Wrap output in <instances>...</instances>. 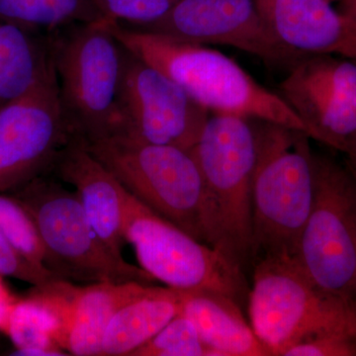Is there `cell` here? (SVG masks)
Returning a JSON list of instances; mask_svg holds the SVG:
<instances>
[{
  "label": "cell",
  "instance_id": "1",
  "mask_svg": "<svg viewBox=\"0 0 356 356\" xmlns=\"http://www.w3.org/2000/svg\"><path fill=\"white\" fill-rule=\"evenodd\" d=\"M106 24L124 48L168 74L210 114L269 122L308 135L305 124L277 92L257 83L221 51L117 21Z\"/></svg>",
  "mask_w": 356,
  "mask_h": 356
},
{
  "label": "cell",
  "instance_id": "17",
  "mask_svg": "<svg viewBox=\"0 0 356 356\" xmlns=\"http://www.w3.org/2000/svg\"><path fill=\"white\" fill-rule=\"evenodd\" d=\"M149 286L139 282H97L76 287L64 350L72 355H102L103 336L111 318Z\"/></svg>",
  "mask_w": 356,
  "mask_h": 356
},
{
  "label": "cell",
  "instance_id": "13",
  "mask_svg": "<svg viewBox=\"0 0 356 356\" xmlns=\"http://www.w3.org/2000/svg\"><path fill=\"white\" fill-rule=\"evenodd\" d=\"M132 28L194 44L233 47L269 65L292 64L302 57L274 37L254 0H180L161 19Z\"/></svg>",
  "mask_w": 356,
  "mask_h": 356
},
{
  "label": "cell",
  "instance_id": "4",
  "mask_svg": "<svg viewBox=\"0 0 356 356\" xmlns=\"http://www.w3.org/2000/svg\"><path fill=\"white\" fill-rule=\"evenodd\" d=\"M252 270L248 318L269 356L321 334L356 337L355 306L314 284L294 259L264 257Z\"/></svg>",
  "mask_w": 356,
  "mask_h": 356
},
{
  "label": "cell",
  "instance_id": "16",
  "mask_svg": "<svg viewBox=\"0 0 356 356\" xmlns=\"http://www.w3.org/2000/svg\"><path fill=\"white\" fill-rule=\"evenodd\" d=\"M178 291L180 312L195 327L208 356H269L236 300L212 290Z\"/></svg>",
  "mask_w": 356,
  "mask_h": 356
},
{
  "label": "cell",
  "instance_id": "11",
  "mask_svg": "<svg viewBox=\"0 0 356 356\" xmlns=\"http://www.w3.org/2000/svg\"><path fill=\"white\" fill-rule=\"evenodd\" d=\"M60 102L57 74L0 108V192L47 175L74 138Z\"/></svg>",
  "mask_w": 356,
  "mask_h": 356
},
{
  "label": "cell",
  "instance_id": "8",
  "mask_svg": "<svg viewBox=\"0 0 356 356\" xmlns=\"http://www.w3.org/2000/svg\"><path fill=\"white\" fill-rule=\"evenodd\" d=\"M313 175L295 261L314 284L355 306L356 175L346 161L313 151Z\"/></svg>",
  "mask_w": 356,
  "mask_h": 356
},
{
  "label": "cell",
  "instance_id": "27",
  "mask_svg": "<svg viewBox=\"0 0 356 356\" xmlns=\"http://www.w3.org/2000/svg\"><path fill=\"white\" fill-rule=\"evenodd\" d=\"M18 299L19 298H16L11 294L4 284L3 277L0 276V332H3L6 329L11 310Z\"/></svg>",
  "mask_w": 356,
  "mask_h": 356
},
{
  "label": "cell",
  "instance_id": "18",
  "mask_svg": "<svg viewBox=\"0 0 356 356\" xmlns=\"http://www.w3.org/2000/svg\"><path fill=\"white\" fill-rule=\"evenodd\" d=\"M180 292L149 285L121 307L105 330L102 355H131L180 313Z\"/></svg>",
  "mask_w": 356,
  "mask_h": 356
},
{
  "label": "cell",
  "instance_id": "3",
  "mask_svg": "<svg viewBox=\"0 0 356 356\" xmlns=\"http://www.w3.org/2000/svg\"><path fill=\"white\" fill-rule=\"evenodd\" d=\"M191 151L205 184L208 245L247 274L252 269L254 124L236 115L210 114Z\"/></svg>",
  "mask_w": 356,
  "mask_h": 356
},
{
  "label": "cell",
  "instance_id": "2",
  "mask_svg": "<svg viewBox=\"0 0 356 356\" xmlns=\"http://www.w3.org/2000/svg\"><path fill=\"white\" fill-rule=\"evenodd\" d=\"M257 140L252 177V264L264 257H296L314 194L309 136L252 120Z\"/></svg>",
  "mask_w": 356,
  "mask_h": 356
},
{
  "label": "cell",
  "instance_id": "31",
  "mask_svg": "<svg viewBox=\"0 0 356 356\" xmlns=\"http://www.w3.org/2000/svg\"><path fill=\"white\" fill-rule=\"evenodd\" d=\"M327 1H330V2H331V1H332V0H327Z\"/></svg>",
  "mask_w": 356,
  "mask_h": 356
},
{
  "label": "cell",
  "instance_id": "30",
  "mask_svg": "<svg viewBox=\"0 0 356 356\" xmlns=\"http://www.w3.org/2000/svg\"><path fill=\"white\" fill-rule=\"evenodd\" d=\"M355 308H356V294H355Z\"/></svg>",
  "mask_w": 356,
  "mask_h": 356
},
{
  "label": "cell",
  "instance_id": "21",
  "mask_svg": "<svg viewBox=\"0 0 356 356\" xmlns=\"http://www.w3.org/2000/svg\"><path fill=\"white\" fill-rule=\"evenodd\" d=\"M58 322L38 300L28 295L14 304L3 334L10 337L14 355L29 350H62L57 343Z\"/></svg>",
  "mask_w": 356,
  "mask_h": 356
},
{
  "label": "cell",
  "instance_id": "20",
  "mask_svg": "<svg viewBox=\"0 0 356 356\" xmlns=\"http://www.w3.org/2000/svg\"><path fill=\"white\" fill-rule=\"evenodd\" d=\"M0 20L34 32H54L104 20L95 0H0Z\"/></svg>",
  "mask_w": 356,
  "mask_h": 356
},
{
  "label": "cell",
  "instance_id": "12",
  "mask_svg": "<svg viewBox=\"0 0 356 356\" xmlns=\"http://www.w3.org/2000/svg\"><path fill=\"white\" fill-rule=\"evenodd\" d=\"M277 93L305 124L310 139L346 153L356 134V60L302 56Z\"/></svg>",
  "mask_w": 356,
  "mask_h": 356
},
{
  "label": "cell",
  "instance_id": "7",
  "mask_svg": "<svg viewBox=\"0 0 356 356\" xmlns=\"http://www.w3.org/2000/svg\"><path fill=\"white\" fill-rule=\"evenodd\" d=\"M13 197L31 214L44 243V266L70 282H139L156 280L112 252L88 221L76 191L53 178H35Z\"/></svg>",
  "mask_w": 356,
  "mask_h": 356
},
{
  "label": "cell",
  "instance_id": "9",
  "mask_svg": "<svg viewBox=\"0 0 356 356\" xmlns=\"http://www.w3.org/2000/svg\"><path fill=\"white\" fill-rule=\"evenodd\" d=\"M123 235L140 267L172 289H207L236 300L248 294L245 273L222 252L159 216L132 194L123 207Z\"/></svg>",
  "mask_w": 356,
  "mask_h": 356
},
{
  "label": "cell",
  "instance_id": "22",
  "mask_svg": "<svg viewBox=\"0 0 356 356\" xmlns=\"http://www.w3.org/2000/svg\"><path fill=\"white\" fill-rule=\"evenodd\" d=\"M0 231L28 261L46 267V250L36 222L13 196L0 195Z\"/></svg>",
  "mask_w": 356,
  "mask_h": 356
},
{
  "label": "cell",
  "instance_id": "23",
  "mask_svg": "<svg viewBox=\"0 0 356 356\" xmlns=\"http://www.w3.org/2000/svg\"><path fill=\"white\" fill-rule=\"evenodd\" d=\"M132 356H208L195 327L180 312Z\"/></svg>",
  "mask_w": 356,
  "mask_h": 356
},
{
  "label": "cell",
  "instance_id": "19",
  "mask_svg": "<svg viewBox=\"0 0 356 356\" xmlns=\"http://www.w3.org/2000/svg\"><path fill=\"white\" fill-rule=\"evenodd\" d=\"M55 74L50 40L0 20V108Z\"/></svg>",
  "mask_w": 356,
  "mask_h": 356
},
{
  "label": "cell",
  "instance_id": "26",
  "mask_svg": "<svg viewBox=\"0 0 356 356\" xmlns=\"http://www.w3.org/2000/svg\"><path fill=\"white\" fill-rule=\"evenodd\" d=\"M283 356H356V337L321 334L295 344Z\"/></svg>",
  "mask_w": 356,
  "mask_h": 356
},
{
  "label": "cell",
  "instance_id": "28",
  "mask_svg": "<svg viewBox=\"0 0 356 356\" xmlns=\"http://www.w3.org/2000/svg\"><path fill=\"white\" fill-rule=\"evenodd\" d=\"M343 154L346 156V163H348V165L350 166L351 170L356 175V134L353 139L351 140L350 146L348 147L346 153Z\"/></svg>",
  "mask_w": 356,
  "mask_h": 356
},
{
  "label": "cell",
  "instance_id": "6",
  "mask_svg": "<svg viewBox=\"0 0 356 356\" xmlns=\"http://www.w3.org/2000/svg\"><path fill=\"white\" fill-rule=\"evenodd\" d=\"M51 33L60 102L74 133L86 142L116 135L125 48L105 20Z\"/></svg>",
  "mask_w": 356,
  "mask_h": 356
},
{
  "label": "cell",
  "instance_id": "5",
  "mask_svg": "<svg viewBox=\"0 0 356 356\" xmlns=\"http://www.w3.org/2000/svg\"><path fill=\"white\" fill-rule=\"evenodd\" d=\"M84 144L134 197L208 245L205 184L192 151L124 135Z\"/></svg>",
  "mask_w": 356,
  "mask_h": 356
},
{
  "label": "cell",
  "instance_id": "15",
  "mask_svg": "<svg viewBox=\"0 0 356 356\" xmlns=\"http://www.w3.org/2000/svg\"><path fill=\"white\" fill-rule=\"evenodd\" d=\"M49 173L74 187L91 226L112 252L122 255L127 243L122 228L127 191L113 173L88 151L79 137L58 154Z\"/></svg>",
  "mask_w": 356,
  "mask_h": 356
},
{
  "label": "cell",
  "instance_id": "10",
  "mask_svg": "<svg viewBox=\"0 0 356 356\" xmlns=\"http://www.w3.org/2000/svg\"><path fill=\"white\" fill-rule=\"evenodd\" d=\"M116 135L191 151L209 112L168 74L125 49Z\"/></svg>",
  "mask_w": 356,
  "mask_h": 356
},
{
  "label": "cell",
  "instance_id": "29",
  "mask_svg": "<svg viewBox=\"0 0 356 356\" xmlns=\"http://www.w3.org/2000/svg\"><path fill=\"white\" fill-rule=\"evenodd\" d=\"M343 11L351 17L356 18V0H346Z\"/></svg>",
  "mask_w": 356,
  "mask_h": 356
},
{
  "label": "cell",
  "instance_id": "24",
  "mask_svg": "<svg viewBox=\"0 0 356 356\" xmlns=\"http://www.w3.org/2000/svg\"><path fill=\"white\" fill-rule=\"evenodd\" d=\"M105 20L117 21L132 27L156 22L180 0H95Z\"/></svg>",
  "mask_w": 356,
  "mask_h": 356
},
{
  "label": "cell",
  "instance_id": "14",
  "mask_svg": "<svg viewBox=\"0 0 356 356\" xmlns=\"http://www.w3.org/2000/svg\"><path fill=\"white\" fill-rule=\"evenodd\" d=\"M269 29L299 56L334 55L356 60V18L327 0H254Z\"/></svg>",
  "mask_w": 356,
  "mask_h": 356
},
{
  "label": "cell",
  "instance_id": "25",
  "mask_svg": "<svg viewBox=\"0 0 356 356\" xmlns=\"http://www.w3.org/2000/svg\"><path fill=\"white\" fill-rule=\"evenodd\" d=\"M0 276L13 277L40 286L53 280H58L56 274L47 267L38 266L28 261L13 247L0 231Z\"/></svg>",
  "mask_w": 356,
  "mask_h": 356
}]
</instances>
